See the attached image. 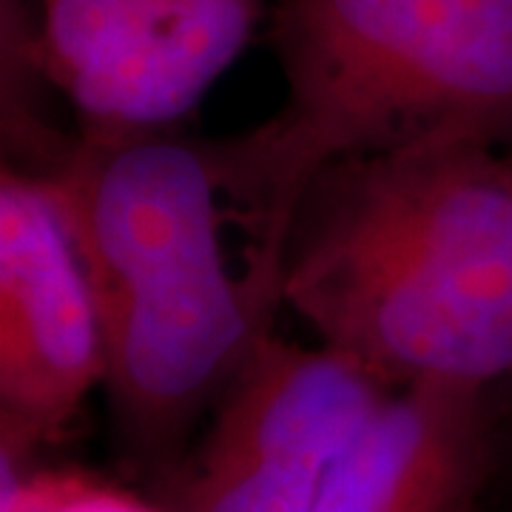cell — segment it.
<instances>
[{"instance_id":"6da1fadb","label":"cell","mask_w":512,"mask_h":512,"mask_svg":"<svg viewBox=\"0 0 512 512\" xmlns=\"http://www.w3.org/2000/svg\"><path fill=\"white\" fill-rule=\"evenodd\" d=\"M282 305L390 387L512 384V163L458 143L328 165L293 211Z\"/></svg>"},{"instance_id":"7a4b0ae2","label":"cell","mask_w":512,"mask_h":512,"mask_svg":"<svg viewBox=\"0 0 512 512\" xmlns=\"http://www.w3.org/2000/svg\"><path fill=\"white\" fill-rule=\"evenodd\" d=\"M271 46L282 106L217 154L245 248L276 268L328 165L512 146V0H276Z\"/></svg>"},{"instance_id":"3957f363","label":"cell","mask_w":512,"mask_h":512,"mask_svg":"<svg viewBox=\"0 0 512 512\" xmlns=\"http://www.w3.org/2000/svg\"><path fill=\"white\" fill-rule=\"evenodd\" d=\"M228 202L205 188H134L80 228L77 248L106 330V399L126 458L168 481L274 333L282 274L231 262Z\"/></svg>"},{"instance_id":"277c9868","label":"cell","mask_w":512,"mask_h":512,"mask_svg":"<svg viewBox=\"0 0 512 512\" xmlns=\"http://www.w3.org/2000/svg\"><path fill=\"white\" fill-rule=\"evenodd\" d=\"M265 0H3V26L57 86L77 126L177 128L254 37Z\"/></svg>"},{"instance_id":"5b68a950","label":"cell","mask_w":512,"mask_h":512,"mask_svg":"<svg viewBox=\"0 0 512 512\" xmlns=\"http://www.w3.org/2000/svg\"><path fill=\"white\" fill-rule=\"evenodd\" d=\"M393 387L336 350L271 333L165 484V512H311Z\"/></svg>"},{"instance_id":"8992f818","label":"cell","mask_w":512,"mask_h":512,"mask_svg":"<svg viewBox=\"0 0 512 512\" xmlns=\"http://www.w3.org/2000/svg\"><path fill=\"white\" fill-rule=\"evenodd\" d=\"M106 382L97 293L49 183L0 174V424L3 447L60 439Z\"/></svg>"},{"instance_id":"52a82bcc","label":"cell","mask_w":512,"mask_h":512,"mask_svg":"<svg viewBox=\"0 0 512 512\" xmlns=\"http://www.w3.org/2000/svg\"><path fill=\"white\" fill-rule=\"evenodd\" d=\"M495 470L493 393L393 387L330 467L311 512H481Z\"/></svg>"},{"instance_id":"ba28073f","label":"cell","mask_w":512,"mask_h":512,"mask_svg":"<svg viewBox=\"0 0 512 512\" xmlns=\"http://www.w3.org/2000/svg\"><path fill=\"white\" fill-rule=\"evenodd\" d=\"M495 436H498V470L493 490H504L512 507V384L493 393Z\"/></svg>"},{"instance_id":"9c48e42d","label":"cell","mask_w":512,"mask_h":512,"mask_svg":"<svg viewBox=\"0 0 512 512\" xmlns=\"http://www.w3.org/2000/svg\"><path fill=\"white\" fill-rule=\"evenodd\" d=\"M481 512H493V510H490V504H484V510ZM507 512H512V510H507Z\"/></svg>"},{"instance_id":"30bf717a","label":"cell","mask_w":512,"mask_h":512,"mask_svg":"<svg viewBox=\"0 0 512 512\" xmlns=\"http://www.w3.org/2000/svg\"><path fill=\"white\" fill-rule=\"evenodd\" d=\"M507 157H510V163H512V146L507 148Z\"/></svg>"}]
</instances>
